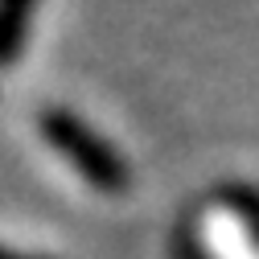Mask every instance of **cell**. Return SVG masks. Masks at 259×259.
<instances>
[{"label": "cell", "instance_id": "obj_1", "mask_svg": "<svg viewBox=\"0 0 259 259\" xmlns=\"http://www.w3.org/2000/svg\"><path fill=\"white\" fill-rule=\"evenodd\" d=\"M37 136L41 144L66 165L78 181H87L99 193H119L127 185V165L115 152V144H107L91 123H82L74 111L66 107H46L37 115Z\"/></svg>", "mask_w": 259, "mask_h": 259}, {"label": "cell", "instance_id": "obj_2", "mask_svg": "<svg viewBox=\"0 0 259 259\" xmlns=\"http://www.w3.org/2000/svg\"><path fill=\"white\" fill-rule=\"evenodd\" d=\"M37 5L41 0H0V66H9L25 50L29 25L37 17Z\"/></svg>", "mask_w": 259, "mask_h": 259}, {"label": "cell", "instance_id": "obj_3", "mask_svg": "<svg viewBox=\"0 0 259 259\" xmlns=\"http://www.w3.org/2000/svg\"><path fill=\"white\" fill-rule=\"evenodd\" d=\"M0 259H54V255H37V251H21V247L0 243Z\"/></svg>", "mask_w": 259, "mask_h": 259}]
</instances>
